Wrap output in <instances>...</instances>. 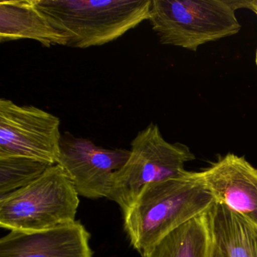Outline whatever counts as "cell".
I'll return each instance as SVG.
<instances>
[{
  "instance_id": "obj_5",
  "label": "cell",
  "mask_w": 257,
  "mask_h": 257,
  "mask_svg": "<svg viewBox=\"0 0 257 257\" xmlns=\"http://www.w3.org/2000/svg\"><path fill=\"white\" fill-rule=\"evenodd\" d=\"M195 158L185 144L168 142L159 126L151 123L132 141L130 156L114 174L107 198L115 201L123 212L144 186L183 175L186 172V164Z\"/></svg>"
},
{
  "instance_id": "obj_8",
  "label": "cell",
  "mask_w": 257,
  "mask_h": 257,
  "mask_svg": "<svg viewBox=\"0 0 257 257\" xmlns=\"http://www.w3.org/2000/svg\"><path fill=\"white\" fill-rule=\"evenodd\" d=\"M90 238L76 220L41 231H11L0 239V257H93Z\"/></svg>"
},
{
  "instance_id": "obj_9",
  "label": "cell",
  "mask_w": 257,
  "mask_h": 257,
  "mask_svg": "<svg viewBox=\"0 0 257 257\" xmlns=\"http://www.w3.org/2000/svg\"><path fill=\"white\" fill-rule=\"evenodd\" d=\"M216 198L257 225V168L243 156L228 153L201 171Z\"/></svg>"
},
{
  "instance_id": "obj_11",
  "label": "cell",
  "mask_w": 257,
  "mask_h": 257,
  "mask_svg": "<svg viewBox=\"0 0 257 257\" xmlns=\"http://www.w3.org/2000/svg\"><path fill=\"white\" fill-rule=\"evenodd\" d=\"M208 213L213 239L227 257H257V225L221 203Z\"/></svg>"
},
{
  "instance_id": "obj_7",
  "label": "cell",
  "mask_w": 257,
  "mask_h": 257,
  "mask_svg": "<svg viewBox=\"0 0 257 257\" xmlns=\"http://www.w3.org/2000/svg\"><path fill=\"white\" fill-rule=\"evenodd\" d=\"M130 150L105 149L70 133L62 135L61 165L71 179L79 196L107 198L114 174L127 162Z\"/></svg>"
},
{
  "instance_id": "obj_6",
  "label": "cell",
  "mask_w": 257,
  "mask_h": 257,
  "mask_svg": "<svg viewBox=\"0 0 257 257\" xmlns=\"http://www.w3.org/2000/svg\"><path fill=\"white\" fill-rule=\"evenodd\" d=\"M61 120L34 106L0 100V157L21 156L49 165L61 155Z\"/></svg>"
},
{
  "instance_id": "obj_15",
  "label": "cell",
  "mask_w": 257,
  "mask_h": 257,
  "mask_svg": "<svg viewBox=\"0 0 257 257\" xmlns=\"http://www.w3.org/2000/svg\"><path fill=\"white\" fill-rule=\"evenodd\" d=\"M240 7H245L249 9L257 15V0L252 1H239Z\"/></svg>"
},
{
  "instance_id": "obj_2",
  "label": "cell",
  "mask_w": 257,
  "mask_h": 257,
  "mask_svg": "<svg viewBox=\"0 0 257 257\" xmlns=\"http://www.w3.org/2000/svg\"><path fill=\"white\" fill-rule=\"evenodd\" d=\"M153 0H36L67 47L107 44L149 21Z\"/></svg>"
},
{
  "instance_id": "obj_13",
  "label": "cell",
  "mask_w": 257,
  "mask_h": 257,
  "mask_svg": "<svg viewBox=\"0 0 257 257\" xmlns=\"http://www.w3.org/2000/svg\"><path fill=\"white\" fill-rule=\"evenodd\" d=\"M50 166L29 158L0 157V197L28 186Z\"/></svg>"
},
{
  "instance_id": "obj_16",
  "label": "cell",
  "mask_w": 257,
  "mask_h": 257,
  "mask_svg": "<svg viewBox=\"0 0 257 257\" xmlns=\"http://www.w3.org/2000/svg\"><path fill=\"white\" fill-rule=\"evenodd\" d=\"M255 64H256V67H257V48H256V52H255Z\"/></svg>"
},
{
  "instance_id": "obj_10",
  "label": "cell",
  "mask_w": 257,
  "mask_h": 257,
  "mask_svg": "<svg viewBox=\"0 0 257 257\" xmlns=\"http://www.w3.org/2000/svg\"><path fill=\"white\" fill-rule=\"evenodd\" d=\"M32 40L42 46H67V39L49 22L36 0L0 3V42Z\"/></svg>"
},
{
  "instance_id": "obj_3",
  "label": "cell",
  "mask_w": 257,
  "mask_h": 257,
  "mask_svg": "<svg viewBox=\"0 0 257 257\" xmlns=\"http://www.w3.org/2000/svg\"><path fill=\"white\" fill-rule=\"evenodd\" d=\"M79 196L65 170L52 165L28 186L0 197V226L34 231L74 222Z\"/></svg>"
},
{
  "instance_id": "obj_14",
  "label": "cell",
  "mask_w": 257,
  "mask_h": 257,
  "mask_svg": "<svg viewBox=\"0 0 257 257\" xmlns=\"http://www.w3.org/2000/svg\"><path fill=\"white\" fill-rule=\"evenodd\" d=\"M210 257H227L226 254L224 252L223 249L221 246L215 241L214 239L213 240V245H212L211 255Z\"/></svg>"
},
{
  "instance_id": "obj_4",
  "label": "cell",
  "mask_w": 257,
  "mask_h": 257,
  "mask_svg": "<svg viewBox=\"0 0 257 257\" xmlns=\"http://www.w3.org/2000/svg\"><path fill=\"white\" fill-rule=\"evenodd\" d=\"M236 10L226 0H153L149 21L161 44L196 52L240 31Z\"/></svg>"
},
{
  "instance_id": "obj_12",
  "label": "cell",
  "mask_w": 257,
  "mask_h": 257,
  "mask_svg": "<svg viewBox=\"0 0 257 257\" xmlns=\"http://www.w3.org/2000/svg\"><path fill=\"white\" fill-rule=\"evenodd\" d=\"M208 212L167 234L142 257H210L213 238Z\"/></svg>"
},
{
  "instance_id": "obj_1",
  "label": "cell",
  "mask_w": 257,
  "mask_h": 257,
  "mask_svg": "<svg viewBox=\"0 0 257 257\" xmlns=\"http://www.w3.org/2000/svg\"><path fill=\"white\" fill-rule=\"evenodd\" d=\"M216 202L202 173L150 183L122 212L124 230L141 256L176 228L204 214Z\"/></svg>"
}]
</instances>
